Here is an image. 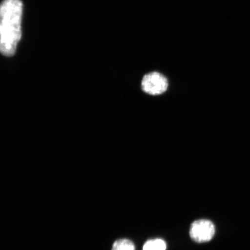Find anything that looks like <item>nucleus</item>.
<instances>
[{"label":"nucleus","instance_id":"f257e3e1","mask_svg":"<svg viewBox=\"0 0 250 250\" xmlns=\"http://www.w3.org/2000/svg\"><path fill=\"white\" fill-rule=\"evenodd\" d=\"M23 4L21 0H4L0 7V50L6 56L15 54L21 37Z\"/></svg>","mask_w":250,"mask_h":250},{"label":"nucleus","instance_id":"f03ea898","mask_svg":"<svg viewBox=\"0 0 250 250\" xmlns=\"http://www.w3.org/2000/svg\"><path fill=\"white\" fill-rule=\"evenodd\" d=\"M168 86L167 78L158 72L146 74L142 81L143 91L153 96L162 95L167 91Z\"/></svg>","mask_w":250,"mask_h":250},{"label":"nucleus","instance_id":"7ed1b4c3","mask_svg":"<svg viewBox=\"0 0 250 250\" xmlns=\"http://www.w3.org/2000/svg\"><path fill=\"white\" fill-rule=\"evenodd\" d=\"M215 227L211 221L202 219L193 222L190 228L191 239L196 242L205 243L210 241L214 237Z\"/></svg>","mask_w":250,"mask_h":250},{"label":"nucleus","instance_id":"20e7f679","mask_svg":"<svg viewBox=\"0 0 250 250\" xmlns=\"http://www.w3.org/2000/svg\"><path fill=\"white\" fill-rule=\"evenodd\" d=\"M167 243L164 240L155 239L149 240L143 246V250H166Z\"/></svg>","mask_w":250,"mask_h":250},{"label":"nucleus","instance_id":"39448f33","mask_svg":"<svg viewBox=\"0 0 250 250\" xmlns=\"http://www.w3.org/2000/svg\"><path fill=\"white\" fill-rule=\"evenodd\" d=\"M112 250H135V246L129 240L120 239L114 243Z\"/></svg>","mask_w":250,"mask_h":250}]
</instances>
